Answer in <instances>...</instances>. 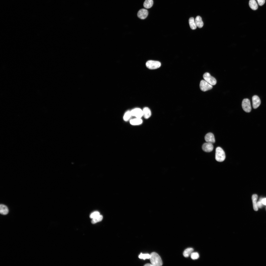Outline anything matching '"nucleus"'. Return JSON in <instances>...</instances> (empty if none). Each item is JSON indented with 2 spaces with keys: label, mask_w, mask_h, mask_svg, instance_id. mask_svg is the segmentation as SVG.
<instances>
[{
  "label": "nucleus",
  "mask_w": 266,
  "mask_h": 266,
  "mask_svg": "<svg viewBox=\"0 0 266 266\" xmlns=\"http://www.w3.org/2000/svg\"><path fill=\"white\" fill-rule=\"evenodd\" d=\"M142 122V120L141 118H136L132 119L130 121V124L133 125H139L141 124Z\"/></svg>",
  "instance_id": "nucleus-14"
},
{
  "label": "nucleus",
  "mask_w": 266,
  "mask_h": 266,
  "mask_svg": "<svg viewBox=\"0 0 266 266\" xmlns=\"http://www.w3.org/2000/svg\"><path fill=\"white\" fill-rule=\"evenodd\" d=\"M252 100L253 108L254 109L257 108L261 104V100L257 96L255 95L252 97Z\"/></svg>",
  "instance_id": "nucleus-8"
},
{
  "label": "nucleus",
  "mask_w": 266,
  "mask_h": 266,
  "mask_svg": "<svg viewBox=\"0 0 266 266\" xmlns=\"http://www.w3.org/2000/svg\"><path fill=\"white\" fill-rule=\"evenodd\" d=\"M146 67L149 69H154L160 67L161 63L158 61L150 60L146 62Z\"/></svg>",
  "instance_id": "nucleus-3"
},
{
  "label": "nucleus",
  "mask_w": 266,
  "mask_h": 266,
  "mask_svg": "<svg viewBox=\"0 0 266 266\" xmlns=\"http://www.w3.org/2000/svg\"><path fill=\"white\" fill-rule=\"evenodd\" d=\"M143 116L145 119L149 118L151 116V112L150 109L148 107H145L143 110Z\"/></svg>",
  "instance_id": "nucleus-12"
},
{
  "label": "nucleus",
  "mask_w": 266,
  "mask_h": 266,
  "mask_svg": "<svg viewBox=\"0 0 266 266\" xmlns=\"http://www.w3.org/2000/svg\"><path fill=\"white\" fill-rule=\"evenodd\" d=\"M242 108L246 112H250L251 110V107L250 101L248 99H245L242 100Z\"/></svg>",
  "instance_id": "nucleus-5"
},
{
  "label": "nucleus",
  "mask_w": 266,
  "mask_h": 266,
  "mask_svg": "<svg viewBox=\"0 0 266 266\" xmlns=\"http://www.w3.org/2000/svg\"><path fill=\"white\" fill-rule=\"evenodd\" d=\"M205 140L207 142L214 143L215 142V139L214 135L211 133H207L205 136Z\"/></svg>",
  "instance_id": "nucleus-11"
},
{
  "label": "nucleus",
  "mask_w": 266,
  "mask_h": 266,
  "mask_svg": "<svg viewBox=\"0 0 266 266\" xmlns=\"http://www.w3.org/2000/svg\"><path fill=\"white\" fill-rule=\"evenodd\" d=\"M9 210L7 207L5 205L1 204L0 205V213L3 215H6L8 213Z\"/></svg>",
  "instance_id": "nucleus-16"
},
{
  "label": "nucleus",
  "mask_w": 266,
  "mask_h": 266,
  "mask_svg": "<svg viewBox=\"0 0 266 266\" xmlns=\"http://www.w3.org/2000/svg\"><path fill=\"white\" fill-rule=\"evenodd\" d=\"M153 4V0H146L144 2L143 6L145 8L149 9L151 7Z\"/></svg>",
  "instance_id": "nucleus-18"
},
{
  "label": "nucleus",
  "mask_w": 266,
  "mask_h": 266,
  "mask_svg": "<svg viewBox=\"0 0 266 266\" xmlns=\"http://www.w3.org/2000/svg\"><path fill=\"white\" fill-rule=\"evenodd\" d=\"M200 90L203 92L210 90L213 88L212 85L204 80L200 81Z\"/></svg>",
  "instance_id": "nucleus-6"
},
{
  "label": "nucleus",
  "mask_w": 266,
  "mask_h": 266,
  "mask_svg": "<svg viewBox=\"0 0 266 266\" xmlns=\"http://www.w3.org/2000/svg\"><path fill=\"white\" fill-rule=\"evenodd\" d=\"M191 257L193 260H196L199 257V253L197 252H192L190 255Z\"/></svg>",
  "instance_id": "nucleus-24"
},
{
  "label": "nucleus",
  "mask_w": 266,
  "mask_h": 266,
  "mask_svg": "<svg viewBox=\"0 0 266 266\" xmlns=\"http://www.w3.org/2000/svg\"><path fill=\"white\" fill-rule=\"evenodd\" d=\"M193 249L192 248H188L186 249L183 252L184 256L186 257H189L193 252Z\"/></svg>",
  "instance_id": "nucleus-20"
},
{
  "label": "nucleus",
  "mask_w": 266,
  "mask_h": 266,
  "mask_svg": "<svg viewBox=\"0 0 266 266\" xmlns=\"http://www.w3.org/2000/svg\"><path fill=\"white\" fill-rule=\"evenodd\" d=\"M144 266H153L152 264L149 263L147 264H145Z\"/></svg>",
  "instance_id": "nucleus-29"
},
{
  "label": "nucleus",
  "mask_w": 266,
  "mask_h": 266,
  "mask_svg": "<svg viewBox=\"0 0 266 266\" xmlns=\"http://www.w3.org/2000/svg\"><path fill=\"white\" fill-rule=\"evenodd\" d=\"M258 2L259 5L262 6L264 4L265 2V0H256Z\"/></svg>",
  "instance_id": "nucleus-26"
},
{
  "label": "nucleus",
  "mask_w": 266,
  "mask_h": 266,
  "mask_svg": "<svg viewBox=\"0 0 266 266\" xmlns=\"http://www.w3.org/2000/svg\"><path fill=\"white\" fill-rule=\"evenodd\" d=\"M150 257V254H143L141 253L139 256V257L141 259L145 260L146 259H149Z\"/></svg>",
  "instance_id": "nucleus-23"
},
{
  "label": "nucleus",
  "mask_w": 266,
  "mask_h": 266,
  "mask_svg": "<svg viewBox=\"0 0 266 266\" xmlns=\"http://www.w3.org/2000/svg\"><path fill=\"white\" fill-rule=\"evenodd\" d=\"M203 77L205 80L212 85H215L216 83V81L215 78L212 76L208 72L204 73Z\"/></svg>",
  "instance_id": "nucleus-4"
},
{
  "label": "nucleus",
  "mask_w": 266,
  "mask_h": 266,
  "mask_svg": "<svg viewBox=\"0 0 266 266\" xmlns=\"http://www.w3.org/2000/svg\"><path fill=\"white\" fill-rule=\"evenodd\" d=\"M263 204L261 201H259L257 202V205L258 208H261Z\"/></svg>",
  "instance_id": "nucleus-27"
},
{
  "label": "nucleus",
  "mask_w": 266,
  "mask_h": 266,
  "mask_svg": "<svg viewBox=\"0 0 266 266\" xmlns=\"http://www.w3.org/2000/svg\"><path fill=\"white\" fill-rule=\"evenodd\" d=\"M225 158L224 151L220 147L216 148V150L215 159L217 161H223Z\"/></svg>",
  "instance_id": "nucleus-2"
},
{
  "label": "nucleus",
  "mask_w": 266,
  "mask_h": 266,
  "mask_svg": "<svg viewBox=\"0 0 266 266\" xmlns=\"http://www.w3.org/2000/svg\"><path fill=\"white\" fill-rule=\"evenodd\" d=\"M195 22L198 28H201L203 26V23L201 18L200 16H198L196 17Z\"/></svg>",
  "instance_id": "nucleus-13"
},
{
  "label": "nucleus",
  "mask_w": 266,
  "mask_h": 266,
  "mask_svg": "<svg viewBox=\"0 0 266 266\" xmlns=\"http://www.w3.org/2000/svg\"><path fill=\"white\" fill-rule=\"evenodd\" d=\"M189 25L191 28L192 30H195L197 28V26L194 18L191 17L189 20Z\"/></svg>",
  "instance_id": "nucleus-19"
},
{
  "label": "nucleus",
  "mask_w": 266,
  "mask_h": 266,
  "mask_svg": "<svg viewBox=\"0 0 266 266\" xmlns=\"http://www.w3.org/2000/svg\"><path fill=\"white\" fill-rule=\"evenodd\" d=\"M263 204L266 205V198H265L262 199L261 201Z\"/></svg>",
  "instance_id": "nucleus-28"
},
{
  "label": "nucleus",
  "mask_w": 266,
  "mask_h": 266,
  "mask_svg": "<svg viewBox=\"0 0 266 266\" xmlns=\"http://www.w3.org/2000/svg\"><path fill=\"white\" fill-rule=\"evenodd\" d=\"M148 14V11L147 9H142L138 11L137 16L139 18L142 19H144L147 17Z\"/></svg>",
  "instance_id": "nucleus-9"
},
{
  "label": "nucleus",
  "mask_w": 266,
  "mask_h": 266,
  "mask_svg": "<svg viewBox=\"0 0 266 266\" xmlns=\"http://www.w3.org/2000/svg\"><path fill=\"white\" fill-rule=\"evenodd\" d=\"M150 254V262L153 266H161L162 265L163 262L161 258L157 253L153 252Z\"/></svg>",
  "instance_id": "nucleus-1"
},
{
  "label": "nucleus",
  "mask_w": 266,
  "mask_h": 266,
  "mask_svg": "<svg viewBox=\"0 0 266 266\" xmlns=\"http://www.w3.org/2000/svg\"><path fill=\"white\" fill-rule=\"evenodd\" d=\"M257 198L258 196L256 194L253 195L252 197L253 208L255 211H257L258 209V208L257 205Z\"/></svg>",
  "instance_id": "nucleus-15"
},
{
  "label": "nucleus",
  "mask_w": 266,
  "mask_h": 266,
  "mask_svg": "<svg viewBox=\"0 0 266 266\" xmlns=\"http://www.w3.org/2000/svg\"><path fill=\"white\" fill-rule=\"evenodd\" d=\"M202 150L204 151L209 152L212 151L213 149L212 144L207 142L204 143L202 146Z\"/></svg>",
  "instance_id": "nucleus-10"
},
{
  "label": "nucleus",
  "mask_w": 266,
  "mask_h": 266,
  "mask_svg": "<svg viewBox=\"0 0 266 266\" xmlns=\"http://www.w3.org/2000/svg\"><path fill=\"white\" fill-rule=\"evenodd\" d=\"M100 215V213L99 212L97 211H95L91 214L90 216V218L93 219L97 217Z\"/></svg>",
  "instance_id": "nucleus-25"
},
{
  "label": "nucleus",
  "mask_w": 266,
  "mask_h": 266,
  "mask_svg": "<svg viewBox=\"0 0 266 266\" xmlns=\"http://www.w3.org/2000/svg\"><path fill=\"white\" fill-rule=\"evenodd\" d=\"M102 218V216L100 215L97 217L92 219L91 221V223L93 224H95L101 221Z\"/></svg>",
  "instance_id": "nucleus-21"
},
{
  "label": "nucleus",
  "mask_w": 266,
  "mask_h": 266,
  "mask_svg": "<svg viewBox=\"0 0 266 266\" xmlns=\"http://www.w3.org/2000/svg\"><path fill=\"white\" fill-rule=\"evenodd\" d=\"M249 5L250 8L253 10H256L258 9V4L255 0H250Z\"/></svg>",
  "instance_id": "nucleus-17"
},
{
  "label": "nucleus",
  "mask_w": 266,
  "mask_h": 266,
  "mask_svg": "<svg viewBox=\"0 0 266 266\" xmlns=\"http://www.w3.org/2000/svg\"><path fill=\"white\" fill-rule=\"evenodd\" d=\"M132 116L131 111H128L125 113L123 117V119L125 121L129 120Z\"/></svg>",
  "instance_id": "nucleus-22"
},
{
  "label": "nucleus",
  "mask_w": 266,
  "mask_h": 266,
  "mask_svg": "<svg viewBox=\"0 0 266 266\" xmlns=\"http://www.w3.org/2000/svg\"><path fill=\"white\" fill-rule=\"evenodd\" d=\"M131 112L132 116H135L136 118H141L143 116V110L140 108L134 109L131 111Z\"/></svg>",
  "instance_id": "nucleus-7"
}]
</instances>
